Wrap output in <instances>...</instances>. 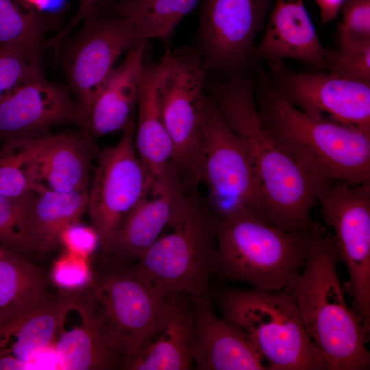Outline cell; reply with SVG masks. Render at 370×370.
Here are the masks:
<instances>
[{
    "mask_svg": "<svg viewBox=\"0 0 370 370\" xmlns=\"http://www.w3.org/2000/svg\"><path fill=\"white\" fill-rule=\"evenodd\" d=\"M271 8V0H203L198 49L208 70L230 75L252 63Z\"/></svg>",
    "mask_w": 370,
    "mask_h": 370,
    "instance_id": "5bb4252c",
    "label": "cell"
},
{
    "mask_svg": "<svg viewBox=\"0 0 370 370\" xmlns=\"http://www.w3.org/2000/svg\"><path fill=\"white\" fill-rule=\"evenodd\" d=\"M322 71L345 78L370 81V42L327 49Z\"/></svg>",
    "mask_w": 370,
    "mask_h": 370,
    "instance_id": "4dcf8cb0",
    "label": "cell"
},
{
    "mask_svg": "<svg viewBox=\"0 0 370 370\" xmlns=\"http://www.w3.org/2000/svg\"><path fill=\"white\" fill-rule=\"evenodd\" d=\"M33 194L0 195V243L4 249L21 256L25 219Z\"/></svg>",
    "mask_w": 370,
    "mask_h": 370,
    "instance_id": "1f68e13d",
    "label": "cell"
},
{
    "mask_svg": "<svg viewBox=\"0 0 370 370\" xmlns=\"http://www.w3.org/2000/svg\"><path fill=\"white\" fill-rule=\"evenodd\" d=\"M4 249H4V248L1 249V248H0V254L3 252V251Z\"/></svg>",
    "mask_w": 370,
    "mask_h": 370,
    "instance_id": "74e56055",
    "label": "cell"
},
{
    "mask_svg": "<svg viewBox=\"0 0 370 370\" xmlns=\"http://www.w3.org/2000/svg\"><path fill=\"white\" fill-rule=\"evenodd\" d=\"M186 190L174 174L149 188L124 219L107 258L138 261L174 222Z\"/></svg>",
    "mask_w": 370,
    "mask_h": 370,
    "instance_id": "e0dca14e",
    "label": "cell"
},
{
    "mask_svg": "<svg viewBox=\"0 0 370 370\" xmlns=\"http://www.w3.org/2000/svg\"><path fill=\"white\" fill-rule=\"evenodd\" d=\"M48 284L42 271L24 256L7 249L0 254V313Z\"/></svg>",
    "mask_w": 370,
    "mask_h": 370,
    "instance_id": "f1b7e54d",
    "label": "cell"
},
{
    "mask_svg": "<svg viewBox=\"0 0 370 370\" xmlns=\"http://www.w3.org/2000/svg\"><path fill=\"white\" fill-rule=\"evenodd\" d=\"M318 202L323 220L333 230L338 260L348 269L344 293L370 330V182L331 181Z\"/></svg>",
    "mask_w": 370,
    "mask_h": 370,
    "instance_id": "30bf717a",
    "label": "cell"
},
{
    "mask_svg": "<svg viewBox=\"0 0 370 370\" xmlns=\"http://www.w3.org/2000/svg\"><path fill=\"white\" fill-rule=\"evenodd\" d=\"M308 247L301 273L286 287L293 295L304 328L324 354L330 370H367L369 332L361 317L346 304L336 271L334 236L317 221L308 230Z\"/></svg>",
    "mask_w": 370,
    "mask_h": 370,
    "instance_id": "7a4b0ae2",
    "label": "cell"
},
{
    "mask_svg": "<svg viewBox=\"0 0 370 370\" xmlns=\"http://www.w3.org/2000/svg\"><path fill=\"white\" fill-rule=\"evenodd\" d=\"M327 49L321 43L304 0H276L264 36L254 48L256 60L282 64L293 59L323 70Z\"/></svg>",
    "mask_w": 370,
    "mask_h": 370,
    "instance_id": "ffe728a7",
    "label": "cell"
},
{
    "mask_svg": "<svg viewBox=\"0 0 370 370\" xmlns=\"http://www.w3.org/2000/svg\"><path fill=\"white\" fill-rule=\"evenodd\" d=\"M133 119L119 142L99 153L87 212L108 257L115 235L130 210L145 195L148 180L134 145Z\"/></svg>",
    "mask_w": 370,
    "mask_h": 370,
    "instance_id": "7c38bea8",
    "label": "cell"
},
{
    "mask_svg": "<svg viewBox=\"0 0 370 370\" xmlns=\"http://www.w3.org/2000/svg\"><path fill=\"white\" fill-rule=\"evenodd\" d=\"M60 243L66 251L88 258L100 246L97 232L92 226L79 223L69 225L62 232Z\"/></svg>",
    "mask_w": 370,
    "mask_h": 370,
    "instance_id": "e575fe53",
    "label": "cell"
},
{
    "mask_svg": "<svg viewBox=\"0 0 370 370\" xmlns=\"http://www.w3.org/2000/svg\"><path fill=\"white\" fill-rule=\"evenodd\" d=\"M218 260L214 273L253 288H285L304 267L308 231L289 232L242 208L217 214Z\"/></svg>",
    "mask_w": 370,
    "mask_h": 370,
    "instance_id": "277c9868",
    "label": "cell"
},
{
    "mask_svg": "<svg viewBox=\"0 0 370 370\" xmlns=\"http://www.w3.org/2000/svg\"><path fill=\"white\" fill-rule=\"evenodd\" d=\"M256 80L237 73L206 80V88L245 144L258 177L267 221L289 232H308L310 213L331 182L304 169L265 125L255 98Z\"/></svg>",
    "mask_w": 370,
    "mask_h": 370,
    "instance_id": "6da1fadb",
    "label": "cell"
},
{
    "mask_svg": "<svg viewBox=\"0 0 370 370\" xmlns=\"http://www.w3.org/2000/svg\"><path fill=\"white\" fill-rule=\"evenodd\" d=\"M256 103L265 125L307 171L330 181L370 182V132L312 117L286 100L260 69Z\"/></svg>",
    "mask_w": 370,
    "mask_h": 370,
    "instance_id": "3957f363",
    "label": "cell"
},
{
    "mask_svg": "<svg viewBox=\"0 0 370 370\" xmlns=\"http://www.w3.org/2000/svg\"><path fill=\"white\" fill-rule=\"evenodd\" d=\"M41 75L39 53L18 45L0 47V101L25 82Z\"/></svg>",
    "mask_w": 370,
    "mask_h": 370,
    "instance_id": "f546056e",
    "label": "cell"
},
{
    "mask_svg": "<svg viewBox=\"0 0 370 370\" xmlns=\"http://www.w3.org/2000/svg\"><path fill=\"white\" fill-rule=\"evenodd\" d=\"M29 139L42 184L60 192L87 189L91 138L86 133L45 134Z\"/></svg>",
    "mask_w": 370,
    "mask_h": 370,
    "instance_id": "cb8c5ba5",
    "label": "cell"
},
{
    "mask_svg": "<svg viewBox=\"0 0 370 370\" xmlns=\"http://www.w3.org/2000/svg\"><path fill=\"white\" fill-rule=\"evenodd\" d=\"M93 278L88 258L66 251L53 263L51 280L58 289L76 292L89 285Z\"/></svg>",
    "mask_w": 370,
    "mask_h": 370,
    "instance_id": "836d02e7",
    "label": "cell"
},
{
    "mask_svg": "<svg viewBox=\"0 0 370 370\" xmlns=\"http://www.w3.org/2000/svg\"><path fill=\"white\" fill-rule=\"evenodd\" d=\"M88 190L56 191L42 186L34 193L24 223L22 256L41 257L60 243L63 231L87 210Z\"/></svg>",
    "mask_w": 370,
    "mask_h": 370,
    "instance_id": "603a6c76",
    "label": "cell"
},
{
    "mask_svg": "<svg viewBox=\"0 0 370 370\" xmlns=\"http://www.w3.org/2000/svg\"><path fill=\"white\" fill-rule=\"evenodd\" d=\"M168 297L140 349L127 370H189L194 365L195 333L192 308Z\"/></svg>",
    "mask_w": 370,
    "mask_h": 370,
    "instance_id": "d6986e66",
    "label": "cell"
},
{
    "mask_svg": "<svg viewBox=\"0 0 370 370\" xmlns=\"http://www.w3.org/2000/svg\"><path fill=\"white\" fill-rule=\"evenodd\" d=\"M147 40L136 43L112 70L92 104L88 135L97 138L123 130L132 119L143 84Z\"/></svg>",
    "mask_w": 370,
    "mask_h": 370,
    "instance_id": "44dd1931",
    "label": "cell"
},
{
    "mask_svg": "<svg viewBox=\"0 0 370 370\" xmlns=\"http://www.w3.org/2000/svg\"><path fill=\"white\" fill-rule=\"evenodd\" d=\"M69 293L73 310L96 322L121 369L140 349L168 298L131 268L93 275L88 286Z\"/></svg>",
    "mask_w": 370,
    "mask_h": 370,
    "instance_id": "52a82bcc",
    "label": "cell"
},
{
    "mask_svg": "<svg viewBox=\"0 0 370 370\" xmlns=\"http://www.w3.org/2000/svg\"><path fill=\"white\" fill-rule=\"evenodd\" d=\"M77 103L44 75L25 82L0 101V139L32 138L56 125H79Z\"/></svg>",
    "mask_w": 370,
    "mask_h": 370,
    "instance_id": "2e32d148",
    "label": "cell"
},
{
    "mask_svg": "<svg viewBox=\"0 0 370 370\" xmlns=\"http://www.w3.org/2000/svg\"><path fill=\"white\" fill-rule=\"evenodd\" d=\"M42 186L29 138L4 141L0 150V195L21 197Z\"/></svg>",
    "mask_w": 370,
    "mask_h": 370,
    "instance_id": "83f0119b",
    "label": "cell"
},
{
    "mask_svg": "<svg viewBox=\"0 0 370 370\" xmlns=\"http://www.w3.org/2000/svg\"><path fill=\"white\" fill-rule=\"evenodd\" d=\"M195 183L206 186L217 214L242 208L267 221L260 183L248 151L206 92Z\"/></svg>",
    "mask_w": 370,
    "mask_h": 370,
    "instance_id": "9c48e42d",
    "label": "cell"
},
{
    "mask_svg": "<svg viewBox=\"0 0 370 370\" xmlns=\"http://www.w3.org/2000/svg\"><path fill=\"white\" fill-rule=\"evenodd\" d=\"M269 84L307 114L370 132V81L322 70L299 72L284 63H267Z\"/></svg>",
    "mask_w": 370,
    "mask_h": 370,
    "instance_id": "4fadbf2b",
    "label": "cell"
},
{
    "mask_svg": "<svg viewBox=\"0 0 370 370\" xmlns=\"http://www.w3.org/2000/svg\"><path fill=\"white\" fill-rule=\"evenodd\" d=\"M345 0H315L320 12L321 21L327 23L338 14Z\"/></svg>",
    "mask_w": 370,
    "mask_h": 370,
    "instance_id": "8d00e7d4",
    "label": "cell"
},
{
    "mask_svg": "<svg viewBox=\"0 0 370 370\" xmlns=\"http://www.w3.org/2000/svg\"><path fill=\"white\" fill-rule=\"evenodd\" d=\"M337 25L338 47L370 42V0H345Z\"/></svg>",
    "mask_w": 370,
    "mask_h": 370,
    "instance_id": "d6a6232c",
    "label": "cell"
},
{
    "mask_svg": "<svg viewBox=\"0 0 370 370\" xmlns=\"http://www.w3.org/2000/svg\"><path fill=\"white\" fill-rule=\"evenodd\" d=\"M164 56L156 91L173 145L171 169L186 188H194L208 70L198 47L167 49Z\"/></svg>",
    "mask_w": 370,
    "mask_h": 370,
    "instance_id": "ba28073f",
    "label": "cell"
},
{
    "mask_svg": "<svg viewBox=\"0 0 370 370\" xmlns=\"http://www.w3.org/2000/svg\"><path fill=\"white\" fill-rule=\"evenodd\" d=\"M201 0H101L99 6L132 21L146 40L167 41Z\"/></svg>",
    "mask_w": 370,
    "mask_h": 370,
    "instance_id": "484cf974",
    "label": "cell"
},
{
    "mask_svg": "<svg viewBox=\"0 0 370 370\" xmlns=\"http://www.w3.org/2000/svg\"><path fill=\"white\" fill-rule=\"evenodd\" d=\"M101 0H80L78 8L69 24L57 35L47 42L48 48L53 49L56 52L60 49L62 41L69 33L80 22L86 20L92 14Z\"/></svg>",
    "mask_w": 370,
    "mask_h": 370,
    "instance_id": "d590c367",
    "label": "cell"
},
{
    "mask_svg": "<svg viewBox=\"0 0 370 370\" xmlns=\"http://www.w3.org/2000/svg\"><path fill=\"white\" fill-rule=\"evenodd\" d=\"M49 285V284H48ZM40 288L0 313V356L25 364L53 345L73 302L68 292Z\"/></svg>",
    "mask_w": 370,
    "mask_h": 370,
    "instance_id": "9a60e30c",
    "label": "cell"
},
{
    "mask_svg": "<svg viewBox=\"0 0 370 370\" xmlns=\"http://www.w3.org/2000/svg\"><path fill=\"white\" fill-rule=\"evenodd\" d=\"M56 21L25 0H0V47L18 45L39 53Z\"/></svg>",
    "mask_w": 370,
    "mask_h": 370,
    "instance_id": "4316f807",
    "label": "cell"
},
{
    "mask_svg": "<svg viewBox=\"0 0 370 370\" xmlns=\"http://www.w3.org/2000/svg\"><path fill=\"white\" fill-rule=\"evenodd\" d=\"M198 370H264V359L238 326L215 314L207 293L193 297Z\"/></svg>",
    "mask_w": 370,
    "mask_h": 370,
    "instance_id": "ac0fdd59",
    "label": "cell"
},
{
    "mask_svg": "<svg viewBox=\"0 0 370 370\" xmlns=\"http://www.w3.org/2000/svg\"><path fill=\"white\" fill-rule=\"evenodd\" d=\"M217 212L189 190L170 232L158 239L131 268L166 296L207 293L218 260Z\"/></svg>",
    "mask_w": 370,
    "mask_h": 370,
    "instance_id": "5b68a950",
    "label": "cell"
},
{
    "mask_svg": "<svg viewBox=\"0 0 370 370\" xmlns=\"http://www.w3.org/2000/svg\"><path fill=\"white\" fill-rule=\"evenodd\" d=\"M222 319L241 328L269 370H330L324 354L303 324L295 299L286 288L226 290L217 295Z\"/></svg>",
    "mask_w": 370,
    "mask_h": 370,
    "instance_id": "8992f818",
    "label": "cell"
},
{
    "mask_svg": "<svg viewBox=\"0 0 370 370\" xmlns=\"http://www.w3.org/2000/svg\"><path fill=\"white\" fill-rule=\"evenodd\" d=\"M82 323L62 332L55 344L57 366L60 369H121L123 362L88 315L79 313Z\"/></svg>",
    "mask_w": 370,
    "mask_h": 370,
    "instance_id": "d4e9b609",
    "label": "cell"
},
{
    "mask_svg": "<svg viewBox=\"0 0 370 370\" xmlns=\"http://www.w3.org/2000/svg\"><path fill=\"white\" fill-rule=\"evenodd\" d=\"M84 21L69 49L64 70L77 103L79 126L88 134L94 101L118 59L146 40L130 20L101 6Z\"/></svg>",
    "mask_w": 370,
    "mask_h": 370,
    "instance_id": "8fae6325",
    "label": "cell"
},
{
    "mask_svg": "<svg viewBox=\"0 0 370 370\" xmlns=\"http://www.w3.org/2000/svg\"><path fill=\"white\" fill-rule=\"evenodd\" d=\"M164 65V56L154 61L147 53L137 104L134 145L147 177L148 189L173 173V145L162 119L156 91Z\"/></svg>",
    "mask_w": 370,
    "mask_h": 370,
    "instance_id": "7402d4cb",
    "label": "cell"
}]
</instances>
